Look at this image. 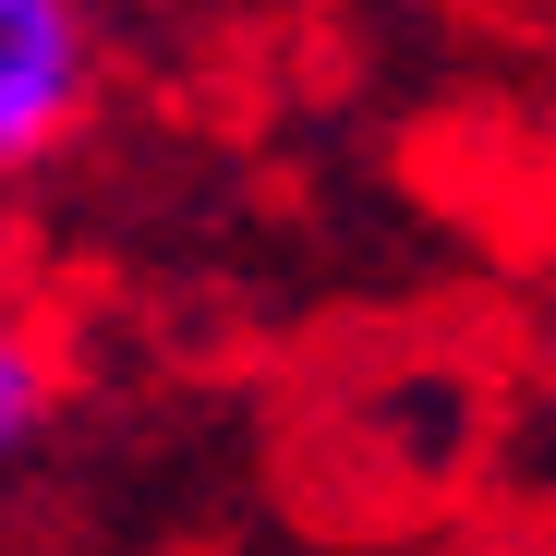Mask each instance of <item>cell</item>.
<instances>
[{
  "instance_id": "cell-1",
  "label": "cell",
  "mask_w": 556,
  "mask_h": 556,
  "mask_svg": "<svg viewBox=\"0 0 556 556\" xmlns=\"http://www.w3.org/2000/svg\"><path fill=\"white\" fill-rule=\"evenodd\" d=\"M110 37L98 0H0V194L73 157V134L98 122Z\"/></svg>"
},
{
  "instance_id": "cell-2",
  "label": "cell",
  "mask_w": 556,
  "mask_h": 556,
  "mask_svg": "<svg viewBox=\"0 0 556 556\" xmlns=\"http://www.w3.org/2000/svg\"><path fill=\"white\" fill-rule=\"evenodd\" d=\"M61 339L0 291V472H13V459H37L49 447V424H61Z\"/></svg>"
},
{
  "instance_id": "cell-3",
  "label": "cell",
  "mask_w": 556,
  "mask_h": 556,
  "mask_svg": "<svg viewBox=\"0 0 556 556\" xmlns=\"http://www.w3.org/2000/svg\"><path fill=\"white\" fill-rule=\"evenodd\" d=\"M508 424H520V459L556 484V266L532 278V315H520V376H508Z\"/></svg>"
}]
</instances>
